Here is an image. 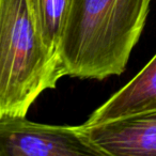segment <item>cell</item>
I'll return each mask as SVG.
<instances>
[{
	"label": "cell",
	"instance_id": "cell-1",
	"mask_svg": "<svg viewBox=\"0 0 156 156\" xmlns=\"http://www.w3.org/2000/svg\"><path fill=\"white\" fill-rule=\"evenodd\" d=\"M152 0H72L58 51L63 76L103 80L121 75Z\"/></svg>",
	"mask_w": 156,
	"mask_h": 156
},
{
	"label": "cell",
	"instance_id": "cell-2",
	"mask_svg": "<svg viewBox=\"0 0 156 156\" xmlns=\"http://www.w3.org/2000/svg\"><path fill=\"white\" fill-rule=\"evenodd\" d=\"M63 77L40 33L30 0H0V119L26 118Z\"/></svg>",
	"mask_w": 156,
	"mask_h": 156
},
{
	"label": "cell",
	"instance_id": "cell-3",
	"mask_svg": "<svg viewBox=\"0 0 156 156\" xmlns=\"http://www.w3.org/2000/svg\"><path fill=\"white\" fill-rule=\"evenodd\" d=\"M103 156L81 126L49 125L26 118L0 119V156Z\"/></svg>",
	"mask_w": 156,
	"mask_h": 156
},
{
	"label": "cell",
	"instance_id": "cell-4",
	"mask_svg": "<svg viewBox=\"0 0 156 156\" xmlns=\"http://www.w3.org/2000/svg\"><path fill=\"white\" fill-rule=\"evenodd\" d=\"M80 126L103 156H156V109Z\"/></svg>",
	"mask_w": 156,
	"mask_h": 156
},
{
	"label": "cell",
	"instance_id": "cell-5",
	"mask_svg": "<svg viewBox=\"0 0 156 156\" xmlns=\"http://www.w3.org/2000/svg\"><path fill=\"white\" fill-rule=\"evenodd\" d=\"M156 109V54L129 83L91 113L83 125L112 121Z\"/></svg>",
	"mask_w": 156,
	"mask_h": 156
},
{
	"label": "cell",
	"instance_id": "cell-6",
	"mask_svg": "<svg viewBox=\"0 0 156 156\" xmlns=\"http://www.w3.org/2000/svg\"><path fill=\"white\" fill-rule=\"evenodd\" d=\"M71 1L72 0H30L44 44L49 54L57 60Z\"/></svg>",
	"mask_w": 156,
	"mask_h": 156
}]
</instances>
